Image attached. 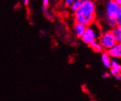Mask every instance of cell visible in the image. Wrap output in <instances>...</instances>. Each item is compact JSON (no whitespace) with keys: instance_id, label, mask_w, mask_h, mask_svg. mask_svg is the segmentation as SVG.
<instances>
[{"instance_id":"17","label":"cell","mask_w":121,"mask_h":101,"mask_svg":"<svg viewBox=\"0 0 121 101\" xmlns=\"http://www.w3.org/2000/svg\"><path fill=\"white\" fill-rule=\"evenodd\" d=\"M24 1V4L27 5L28 4H30V0H23Z\"/></svg>"},{"instance_id":"12","label":"cell","mask_w":121,"mask_h":101,"mask_svg":"<svg viewBox=\"0 0 121 101\" xmlns=\"http://www.w3.org/2000/svg\"><path fill=\"white\" fill-rule=\"evenodd\" d=\"M82 0H75V1L73 2V3L70 7V10L74 13L75 11H76L78 9H79L80 5L82 4Z\"/></svg>"},{"instance_id":"13","label":"cell","mask_w":121,"mask_h":101,"mask_svg":"<svg viewBox=\"0 0 121 101\" xmlns=\"http://www.w3.org/2000/svg\"><path fill=\"white\" fill-rule=\"evenodd\" d=\"M116 21H117V25L121 26V7H120L118 13L117 14V16L115 17Z\"/></svg>"},{"instance_id":"7","label":"cell","mask_w":121,"mask_h":101,"mask_svg":"<svg viewBox=\"0 0 121 101\" xmlns=\"http://www.w3.org/2000/svg\"><path fill=\"white\" fill-rule=\"evenodd\" d=\"M101 62L103 65L106 68L111 67V62H112V58L108 54L107 52L102 51L101 54Z\"/></svg>"},{"instance_id":"15","label":"cell","mask_w":121,"mask_h":101,"mask_svg":"<svg viewBox=\"0 0 121 101\" xmlns=\"http://www.w3.org/2000/svg\"><path fill=\"white\" fill-rule=\"evenodd\" d=\"M75 1V0H64V3H65V5L67 6V7H70L71 6V4H72L73 3V2Z\"/></svg>"},{"instance_id":"18","label":"cell","mask_w":121,"mask_h":101,"mask_svg":"<svg viewBox=\"0 0 121 101\" xmlns=\"http://www.w3.org/2000/svg\"><path fill=\"white\" fill-rule=\"evenodd\" d=\"M115 1L118 4V5H119L120 7H121V0H115Z\"/></svg>"},{"instance_id":"14","label":"cell","mask_w":121,"mask_h":101,"mask_svg":"<svg viewBox=\"0 0 121 101\" xmlns=\"http://www.w3.org/2000/svg\"><path fill=\"white\" fill-rule=\"evenodd\" d=\"M42 2H43L42 9L45 12L48 9V4H49V0H42Z\"/></svg>"},{"instance_id":"8","label":"cell","mask_w":121,"mask_h":101,"mask_svg":"<svg viewBox=\"0 0 121 101\" xmlns=\"http://www.w3.org/2000/svg\"><path fill=\"white\" fill-rule=\"evenodd\" d=\"M89 46L91 48V49L93 50L94 52H96V53H100L104 50L103 46H101V42H99V40H98L91 42L89 45Z\"/></svg>"},{"instance_id":"2","label":"cell","mask_w":121,"mask_h":101,"mask_svg":"<svg viewBox=\"0 0 121 101\" xmlns=\"http://www.w3.org/2000/svg\"><path fill=\"white\" fill-rule=\"evenodd\" d=\"M100 34V28L94 23H92V24L86 26V29L81 37V40L84 43L89 46L91 42L98 40Z\"/></svg>"},{"instance_id":"11","label":"cell","mask_w":121,"mask_h":101,"mask_svg":"<svg viewBox=\"0 0 121 101\" xmlns=\"http://www.w3.org/2000/svg\"><path fill=\"white\" fill-rule=\"evenodd\" d=\"M115 70H121V63L119 62V59H112V62H111V67Z\"/></svg>"},{"instance_id":"9","label":"cell","mask_w":121,"mask_h":101,"mask_svg":"<svg viewBox=\"0 0 121 101\" xmlns=\"http://www.w3.org/2000/svg\"><path fill=\"white\" fill-rule=\"evenodd\" d=\"M112 32L115 37V39L117 42H121V26L117 25L114 27L112 30Z\"/></svg>"},{"instance_id":"1","label":"cell","mask_w":121,"mask_h":101,"mask_svg":"<svg viewBox=\"0 0 121 101\" xmlns=\"http://www.w3.org/2000/svg\"><path fill=\"white\" fill-rule=\"evenodd\" d=\"M75 22L89 26L95 22L96 18V6L93 0H82V4L74 13Z\"/></svg>"},{"instance_id":"3","label":"cell","mask_w":121,"mask_h":101,"mask_svg":"<svg viewBox=\"0 0 121 101\" xmlns=\"http://www.w3.org/2000/svg\"><path fill=\"white\" fill-rule=\"evenodd\" d=\"M99 42H101V46L104 48V50H108L110 48H112L113 46H115L117 42L115 39V37L112 32V31L108 30L105 31L102 33H101L100 36L98 38Z\"/></svg>"},{"instance_id":"5","label":"cell","mask_w":121,"mask_h":101,"mask_svg":"<svg viewBox=\"0 0 121 101\" xmlns=\"http://www.w3.org/2000/svg\"><path fill=\"white\" fill-rule=\"evenodd\" d=\"M106 52L112 59H121V42H117L115 46L106 50Z\"/></svg>"},{"instance_id":"10","label":"cell","mask_w":121,"mask_h":101,"mask_svg":"<svg viewBox=\"0 0 121 101\" xmlns=\"http://www.w3.org/2000/svg\"><path fill=\"white\" fill-rule=\"evenodd\" d=\"M105 22H106V26H107L110 29H113L114 27H115L117 26V21H116L115 18H112V17L106 16Z\"/></svg>"},{"instance_id":"4","label":"cell","mask_w":121,"mask_h":101,"mask_svg":"<svg viewBox=\"0 0 121 101\" xmlns=\"http://www.w3.org/2000/svg\"><path fill=\"white\" fill-rule=\"evenodd\" d=\"M120 6L115 0H108L106 4V16L115 18L118 13Z\"/></svg>"},{"instance_id":"16","label":"cell","mask_w":121,"mask_h":101,"mask_svg":"<svg viewBox=\"0 0 121 101\" xmlns=\"http://www.w3.org/2000/svg\"><path fill=\"white\" fill-rule=\"evenodd\" d=\"M110 73H104V75H103V78H109V76H110Z\"/></svg>"},{"instance_id":"6","label":"cell","mask_w":121,"mask_h":101,"mask_svg":"<svg viewBox=\"0 0 121 101\" xmlns=\"http://www.w3.org/2000/svg\"><path fill=\"white\" fill-rule=\"evenodd\" d=\"M85 29H86V26H84V24L79 23V22H75L73 25V31L77 38H81L82 36Z\"/></svg>"}]
</instances>
